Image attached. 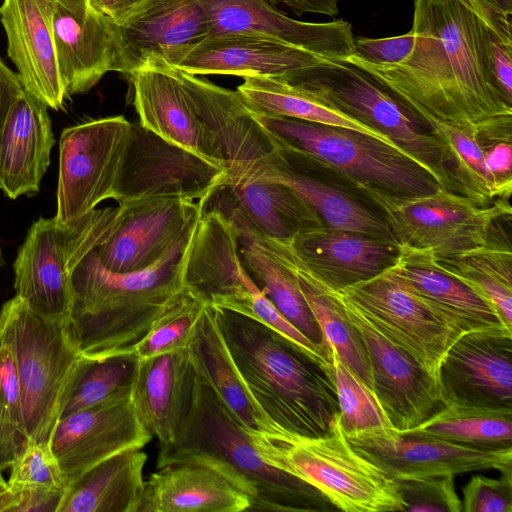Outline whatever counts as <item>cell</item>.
<instances>
[{"label": "cell", "instance_id": "obj_23", "mask_svg": "<svg viewBox=\"0 0 512 512\" xmlns=\"http://www.w3.org/2000/svg\"><path fill=\"white\" fill-rule=\"evenodd\" d=\"M198 202L201 211L220 213L238 237L291 240L305 230L325 226L292 190L271 180L224 183Z\"/></svg>", "mask_w": 512, "mask_h": 512}, {"label": "cell", "instance_id": "obj_41", "mask_svg": "<svg viewBox=\"0 0 512 512\" xmlns=\"http://www.w3.org/2000/svg\"><path fill=\"white\" fill-rule=\"evenodd\" d=\"M433 261L485 296L512 328V251L509 239L494 234L482 246Z\"/></svg>", "mask_w": 512, "mask_h": 512}, {"label": "cell", "instance_id": "obj_43", "mask_svg": "<svg viewBox=\"0 0 512 512\" xmlns=\"http://www.w3.org/2000/svg\"><path fill=\"white\" fill-rule=\"evenodd\" d=\"M137 362L138 359L131 352L88 358L61 418L111 399L131 395Z\"/></svg>", "mask_w": 512, "mask_h": 512}, {"label": "cell", "instance_id": "obj_45", "mask_svg": "<svg viewBox=\"0 0 512 512\" xmlns=\"http://www.w3.org/2000/svg\"><path fill=\"white\" fill-rule=\"evenodd\" d=\"M29 440L10 349L0 344V472L10 468Z\"/></svg>", "mask_w": 512, "mask_h": 512}, {"label": "cell", "instance_id": "obj_35", "mask_svg": "<svg viewBox=\"0 0 512 512\" xmlns=\"http://www.w3.org/2000/svg\"><path fill=\"white\" fill-rule=\"evenodd\" d=\"M189 349L194 364L248 431L252 434L282 433L262 413L240 377L218 326L214 307H205Z\"/></svg>", "mask_w": 512, "mask_h": 512}, {"label": "cell", "instance_id": "obj_46", "mask_svg": "<svg viewBox=\"0 0 512 512\" xmlns=\"http://www.w3.org/2000/svg\"><path fill=\"white\" fill-rule=\"evenodd\" d=\"M9 488L13 492L46 490L65 492L66 486L59 462L51 445L29 439L10 468Z\"/></svg>", "mask_w": 512, "mask_h": 512}, {"label": "cell", "instance_id": "obj_12", "mask_svg": "<svg viewBox=\"0 0 512 512\" xmlns=\"http://www.w3.org/2000/svg\"><path fill=\"white\" fill-rule=\"evenodd\" d=\"M131 125L124 116L92 119L63 129L59 141L57 210L60 223L115 198Z\"/></svg>", "mask_w": 512, "mask_h": 512}, {"label": "cell", "instance_id": "obj_40", "mask_svg": "<svg viewBox=\"0 0 512 512\" xmlns=\"http://www.w3.org/2000/svg\"><path fill=\"white\" fill-rule=\"evenodd\" d=\"M402 435L483 449L512 448V409L446 403Z\"/></svg>", "mask_w": 512, "mask_h": 512}, {"label": "cell", "instance_id": "obj_9", "mask_svg": "<svg viewBox=\"0 0 512 512\" xmlns=\"http://www.w3.org/2000/svg\"><path fill=\"white\" fill-rule=\"evenodd\" d=\"M353 185L378 209L400 248L433 258L484 245L497 233L498 223L512 212L509 200L483 204L442 187L405 196L363 183Z\"/></svg>", "mask_w": 512, "mask_h": 512}, {"label": "cell", "instance_id": "obj_3", "mask_svg": "<svg viewBox=\"0 0 512 512\" xmlns=\"http://www.w3.org/2000/svg\"><path fill=\"white\" fill-rule=\"evenodd\" d=\"M185 245L142 271H110L95 250L76 264L68 328L82 356L127 353L146 336L185 290L179 263Z\"/></svg>", "mask_w": 512, "mask_h": 512}, {"label": "cell", "instance_id": "obj_49", "mask_svg": "<svg viewBox=\"0 0 512 512\" xmlns=\"http://www.w3.org/2000/svg\"><path fill=\"white\" fill-rule=\"evenodd\" d=\"M414 45V33L385 37L367 38L355 37L353 56L374 65H395L405 60Z\"/></svg>", "mask_w": 512, "mask_h": 512}, {"label": "cell", "instance_id": "obj_22", "mask_svg": "<svg viewBox=\"0 0 512 512\" xmlns=\"http://www.w3.org/2000/svg\"><path fill=\"white\" fill-rule=\"evenodd\" d=\"M117 72L127 77L152 60L172 67L210 35L198 0H148L126 23L117 26Z\"/></svg>", "mask_w": 512, "mask_h": 512}, {"label": "cell", "instance_id": "obj_26", "mask_svg": "<svg viewBox=\"0 0 512 512\" xmlns=\"http://www.w3.org/2000/svg\"><path fill=\"white\" fill-rule=\"evenodd\" d=\"M293 255L322 284L335 291L368 280L396 263V242L320 226L284 240Z\"/></svg>", "mask_w": 512, "mask_h": 512}, {"label": "cell", "instance_id": "obj_8", "mask_svg": "<svg viewBox=\"0 0 512 512\" xmlns=\"http://www.w3.org/2000/svg\"><path fill=\"white\" fill-rule=\"evenodd\" d=\"M283 79L387 136L431 174L440 187L458 193L445 144L356 65L347 60L323 59Z\"/></svg>", "mask_w": 512, "mask_h": 512}, {"label": "cell", "instance_id": "obj_4", "mask_svg": "<svg viewBox=\"0 0 512 512\" xmlns=\"http://www.w3.org/2000/svg\"><path fill=\"white\" fill-rule=\"evenodd\" d=\"M194 367L197 375L191 408L176 438L159 444L157 467L185 456H204L225 464L248 483L255 493L250 511L335 509L316 488L277 468L263 455L253 434Z\"/></svg>", "mask_w": 512, "mask_h": 512}, {"label": "cell", "instance_id": "obj_20", "mask_svg": "<svg viewBox=\"0 0 512 512\" xmlns=\"http://www.w3.org/2000/svg\"><path fill=\"white\" fill-rule=\"evenodd\" d=\"M152 437L129 395L62 417L51 448L67 488L99 462L128 448H143Z\"/></svg>", "mask_w": 512, "mask_h": 512}, {"label": "cell", "instance_id": "obj_28", "mask_svg": "<svg viewBox=\"0 0 512 512\" xmlns=\"http://www.w3.org/2000/svg\"><path fill=\"white\" fill-rule=\"evenodd\" d=\"M128 77L133 85V103L143 127L220 166L178 69L163 61L152 60Z\"/></svg>", "mask_w": 512, "mask_h": 512}, {"label": "cell", "instance_id": "obj_42", "mask_svg": "<svg viewBox=\"0 0 512 512\" xmlns=\"http://www.w3.org/2000/svg\"><path fill=\"white\" fill-rule=\"evenodd\" d=\"M325 373L332 381L339 407V423L350 443L389 441L399 434L390 425L373 391L328 349Z\"/></svg>", "mask_w": 512, "mask_h": 512}, {"label": "cell", "instance_id": "obj_30", "mask_svg": "<svg viewBox=\"0 0 512 512\" xmlns=\"http://www.w3.org/2000/svg\"><path fill=\"white\" fill-rule=\"evenodd\" d=\"M323 59L304 49L262 35H210L175 67L192 75L285 78Z\"/></svg>", "mask_w": 512, "mask_h": 512}, {"label": "cell", "instance_id": "obj_34", "mask_svg": "<svg viewBox=\"0 0 512 512\" xmlns=\"http://www.w3.org/2000/svg\"><path fill=\"white\" fill-rule=\"evenodd\" d=\"M146 460L138 447L104 459L65 489L58 512H138Z\"/></svg>", "mask_w": 512, "mask_h": 512}, {"label": "cell", "instance_id": "obj_39", "mask_svg": "<svg viewBox=\"0 0 512 512\" xmlns=\"http://www.w3.org/2000/svg\"><path fill=\"white\" fill-rule=\"evenodd\" d=\"M236 91L257 115L282 116L349 129L396 146L387 136L324 104L283 78L244 77Z\"/></svg>", "mask_w": 512, "mask_h": 512}, {"label": "cell", "instance_id": "obj_15", "mask_svg": "<svg viewBox=\"0 0 512 512\" xmlns=\"http://www.w3.org/2000/svg\"><path fill=\"white\" fill-rule=\"evenodd\" d=\"M331 290L363 341L378 403L392 428L406 433L445 404L439 383L351 302Z\"/></svg>", "mask_w": 512, "mask_h": 512}, {"label": "cell", "instance_id": "obj_54", "mask_svg": "<svg viewBox=\"0 0 512 512\" xmlns=\"http://www.w3.org/2000/svg\"><path fill=\"white\" fill-rule=\"evenodd\" d=\"M497 2L506 12L512 14V0H494Z\"/></svg>", "mask_w": 512, "mask_h": 512}, {"label": "cell", "instance_id": "obj_38", "mask_svg": "<svg viewBox=\"0 0 512 512\" xmlns=\"http://www.w3.org/2000/svg\"><path fill=\"white\" fill-rule=\"evenodd\" d=\"M238 238L240 258L258 288L290 323L326 353L320 327L291 266L267 240Z\"/></svg>", "mask_w": 512, "mask_h": 512}, {"label": "cell", "instance_id": "obj_44", "mask_svg": "<svg viewBox=\"0 0 512 512\" xmlns=\"http://www.w3.org/2000/svg\"><path fill=\"white\" fill-rule=\"evenodd\" d=\"M206 306L184 290L129 352L141 360L188 349Z\"/></svg>", "mask_w": 512, "mask_h": 512}, {"label": "cell", "instance_id": "obj_5", "mask_svg": "<svg viewBox=\"0 0 512 512\" xmlns=\"http://www.w3.org/2000/svg\"><path fill=\"white\" fill-rule=\"evenodd\" d=\"M0 344L13 356L29 439L51 445L88 358L72 340L68 321L40 316L16 295L0 309Z\"/></svg>", "mask_w": 512, "mask_h": 512}, {"label": "cell", "instance_id": "obj_51", "mask_svg": "<svg viewBox=\"0 0 512 512\" xmlns=\"http://www.w3.org/2000/svg\"><path fill=\"white\" fill-rule=\"evenodd\" d=\"M148 0H88L90 6L117 26L126 23Z\"/></svg>", "mask_w": 512, "mask_h": 512}, {"label": "cell", "instance_id": "obj_50", "mask_svg": "<svg viewBox=\"0 0 512 512\" xmlns=\"http://www.w3.org/2000/svg\"><path fill=\"white\" fill-rule=\"evenodd\" d=\"M17 502L12 512H58L64 492L23 490L15 492Z\"/></svg>", "mask_w": 512, "mask_h": 512}, {"label": "cell", "instance_id": "obj_19", "mask_svg": "<svg viewBox=\"0 0 512 512\" xmlns=\"http://www.w3.org/2000/svg\"><path fill=\"white\" fill-rule=\"evenodd\" d=\"M152 473L138 512L250 511L255 493L225 464L204 456L172 460Z\"/></svg>", "mask_w": 512, "mask_h": 512}, {"label": "cell", "instance_id": "obj_16", "mask_svg": "<svg viewBox=\"0 0 512 512\" xmlns=\"http://www.w3.org/2000/svg\"><path fill=\"white\" fill-rule=\"evenodd\" d=\"M118 206V225L94 249L100 263L118 273L145 270L186 244L201 214L198 201L182 198H144Z\"/></svg>", "mask_w": 512, "mask_h": 512}, {"label": "cell", "instance_id": "obj_53", "mask_svg": "<svg viewBox=\"0 0 512 512\" xmlns=\"http://www.w3.org/2000/svg\"><path fill=\"white\" fill-rule=\"evenodd\" d=\"M17 502V495L8 485L0 472V512H12Z\"/></svg>", "mask_w": 512, "mask_h": 512}, {"label": "cell", "instance_id": "obj_47", "mask_svg": "<svg viewBox=\"0 0 512 512\" xmlns=\"http://www.w3.org/2000/svg\"><path fill=\"white\" fill-rule=\"evenodd\" d=\"M396 483L405 504L404 511H462V500L455 489V475L399 480Z\"/></svg>", "mask_w": 512, "mask_h": 512}, {"label": "cell", "instance_id": "obj_52", "mask_svg": "<svg viewBox=\"0 0 512 512\" xmlns=\"http://www.w3.org/2000/svg\"><path fill=\"white\" fill-rule=\"evenodd\" d=\"M24 89L19 75L0 58V131L12 101Z\"/></svg>", "mask_w": 512, "mask_h": 512}, {"label": "cell", "instance_id": "obj_48", "mask_svg": "<svg viewBox=\"0 0 512 512\" xmlns=\"http://www.w3.org/2000/svg\"><path fill=\"white\" fill-rule=\"evenodd\" d=\"M500 473L499 478L472 476L462 488V511L511 512L512 469Z\"/></svg>", "mask_w": 512, "mask_h": 512}, {"label": "cell", "instance_id": "obj_36", "mask_svg": "<svg viewBox=\"0 0 512 512\" xmlns=\"http://www.w3.org/2000/svg\"><path fill=\"white\" fill-rule=\"evenodd\" d=\"M265 180L279 182L292 190L330 229L353 231L394 241L381 214L348 192L292 165L281 155Z\"/></svg>", "mask_w": 512, "mask_h": 512}, {"label": "cell", "instance_id": "obj_2", "mask_svg": "<svg viewBox=\"0 0 512 512\" xmlns=\"http://www.w3.org/2000/svg\"><path fill=\"white\" fill-rule=\"evenodd\" d=\"M231 358L253 400L282 433L316 437L339 415L324 369L299 346L262 322L215 308Z\"/></svg>", "mask_w": 512, "mask_h": 512}, {"label": "cell", "instance_id": "obj_18", "mask_svg": "<svg viewBox=\"0 0 512 512\" xmlns=\"http://www.w3.org/2000/svg\"><path fill=\"white\" fill-rule=\"evenodd\" d=\"M439 385L445 404L512 409V329L461 334L442 360Z\"/></svg>", "mask_w": 512, "mask_h": 512}, {"label": "cell", "instance_id": "obj_1", "mask_svg": "<svg viewBox=\"0 0 512 512\" xmlns=\"http://www.w3.org/2000/svg\"><path fill=\"white\" fill-rule=\"evenodd\" d=\"M494 0H414L411 53L395 65L346 60L396 97L427 129L450 125L512 137V103L492 73ZM511 14V13H509Z\"/></svg>", "mask_w": 512, "mask_h": 512}, {"label": "cell", "instance_id": "obj_14", "mask_svg": "<svg viewBox=\"0 0 512 512\" xmlns=\"http://www.w3.org/2000/svg\"><path fill=\"white\" fill-rule=\"evenodd\" d=\"M220 166L132 123L114 200L118 204L144 198L204 199L221 185Z\"/></svg>", "mask_w": 512, "mask_h": 512}, {"label": "cell", "instance_id": "obj_32", "mask_svg": "<svg viewBox=\"0 0 512 512\" xmlns=\"http://www.w3.org/2000/svg\"><path fill=\"white\" fill-rule=\"evenodd\" d=\"M450 155V170L460 194L479 203L509 200L512 189L511 137L436 124L428 128Z\"/></svg>", "mask_w": 512, "mask_h": 512}, {"label": "cell", "instance_id": "obj_55", "mask_svg": "<svg viewBox=\"0 0 512 512\" xmlns=\"http://www.w3.org/2000/svg\"><path fill=\"white\" fill-rule=\"evenodd\" d=\"M3 264H4V259H3L2 251H1V248H0V266H2Z\"/></svg>", "mask_w": 512, "mask_h": 512}, {"label": "cell", "instance_id": "obj_7", "mask_svg": "<svg viewBox=\"0 0 512 512\" xmlns=\"http://www.w3.org/2000/svg\"><path fill=\"white\" fill-rule=\"evenodd\" d=\"M263 455L277 468L316 488L345 512L404 511L397 483L361 455L345 437L339 415L320 436L254 434Z\"/></svg>", "mask_w": 512, "mask_h": 512}, {"label": "cell", "instance_id": "obj_11", "mask_svg": "<svg viewBox=\"0 0 512 512\" xmlns=\"http://www.w3.org/2000/svg\"><path fill=\"white\" fill-rule=\"evenodd\" d=\"M337 292L439 383L442 360L463 333L425 304L394 265Z\"/></svg>", "mask_w": 512, "mask_h": 512}, {"label": "cell", "instance_id": "obj_17", "mask_svg": "<svg viewBox=\"0 0 512 512\" xmlns=\"http://www.w3.org/2000/svg\"><path fill=\"white\" fill-rule=\"evenodd\" d=\"M179 263L185 290L207 306L243 315L258 289L240 258L237 232L216 211H201Z\"/></svg>", "mask_w": 512, "mask_h": 512}, {"label": "cell", "instance_id": "obj_21", "mask_svg": "<svg viewBox=\"0 0 512 512\" xmlns=\"http://www.w3.org/2000/svg\"><path fill=\"white\" fill-rule=\"evenodd\" d=\"M198 1L206 12L210 35H262L322 59L346 60L355 53L352 25L344 19L324 23L300 21L283 13L274 0Z\"/></svg>", "mask_w": 512, "mask_h": 512}, {"label": "cell", "instance_id": "obj_29", "mask_svg": "<svg viewBox=\"0 0 512 512\" xmlns=\"http://www.w3.org/2000/svg\"><path fill=\"white\" fill-rule=\"evenodd\" d=\"M54 144L48 106L24 89L12 101L0 131V189L8 198L39 192Z\"/></svg>", "mask_w": 512, "mask_h": 512}, {"label": "cell", "instance_id": "obj_13", "mask_svg": "<svg viewBox=\"0 0 512 512\" xmlns=\"http://www.w3.org/2000/svg\"><path fill=\"white\" fill-rule=\"evenodd\" d=\"M226 173V184L265 180L280 155L272 137L237 91L178 70Z\"/></svg>", "mask_w": 512, "mask_h": 512}, {"label": "cell", "instance_id": "obj_25", "mask_svg": "<svg viewBox=\"0 0 512 512\" xmlns=\"http://www.w3.org/2000/svg\"><path fill=\"white\" fill-rule=\"evenodd\" d=\"M55 0H3L0 20L7 54L24 88L53 110L68 99L56 59L53 34Z\"/></svg>", "mask_w": 512, "mask_h": 512}, {"label": "cell", "instance_id": "obj_10", "mask_svg": "<svg viewBox=\"0 0 512 512\" xmlns=\"http://www.w3.org/2000/svg\"><path fill=\"white\" fill-rule=\"evenodd\" d=\"M121 208L105 207L60 223L40 217L30 227L13 263L16 296L38 315L68 321L76 264L115 230Z\"/></svg>", "mask_w": 512, "mask_h": 512}, {"label": "cell", "instance_id": "obj_6", "mask_svg": "<svg viewBox=\"0 0 512 512\" xmlns=\"http://www.w3.org/2000/svg\"><path fill=\"white\" fill-rule=\"evenodd\" d=\"M288 161L333 170L353 184L396 195H423L440 185L397 146L363 133L282 116L253 113Z\"/></svg>", "mask_w": 512, "mask_h": 512}, {"label": "cell", "instance_id": "obj_27", "mask_svg": "<svg viewBox=\"0 0 512 512\" xmlns=\"http://www.w3.org/2000/svg\"><path fill=\"white\" fill-rule=\"evenodd\" d=\"M351 445L395 481L512 469V448L483 449L405 435Z\"/></svg>", "mask_w": 512, "mask_h": 512}, {"label": "cell", "instance_id": "obj_24", "mask_svg": "<svg viewBox=\"0 0 512 512\" xmlns=\"http://www.w3.org/2000/svg\"><path fill=\"white\" fill-rule=\"evenodd\" d=\"M53 34L60 78L69 98L90 91L110 71L117 72V27L88 0H55Z\"/></svg>", "mask_w": 512, "mask_h": 512}, {"label": "cell", "instance_id": "obj_31", "mask_svg": "<svg viewBox=\"0 0 512 512\" xmlns=\"http://www.w3.org/2000/svg\"><path fill=\"white\" fill-rule=\"evenodd\" d=\"M196 375L189 348L138 360L131 398L139 420L159 444L172 442L182 428Z\"/></svg>", "mask_w": 512, "mask_h": 512}, {"label": "cell", "instance_id": "obj_37", "mask_svg": "<svg viewBox=\"0 0 512 512\" xmlns=\"http://www.w3.org/2000/svg\"><path fill=\"white\" fill-rule=\"evenodd\" d=\"M261 239L267 240L294 270L302 294L320 327L326 353L332 348L373 391L371 368L363 341L334 292L299 262L284 240Z\"/></svg>", "mask_w": 512, "mask_h": 512}, {"label": "cell", "instance_id": "obj_33", "mask_svg": "<svg viewBox=\"0 0 512 512\" xmlns=\"http://www.w3.org/2000/svg\"><path fill=\"white\" fill-rule=\"evenodd\" d=\"M399 250L394 268L400 277L425 304L462 333L506 326L485 296L441 269L430 255Z\"/></svg>", "mask_w": 512, "mask_h": 512}]
</instances>
